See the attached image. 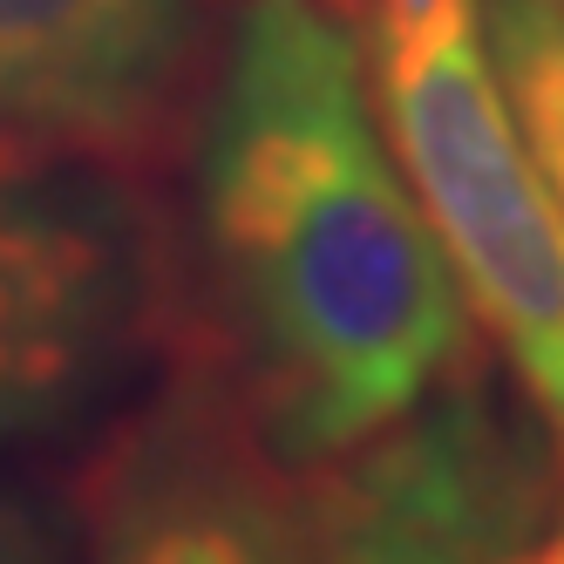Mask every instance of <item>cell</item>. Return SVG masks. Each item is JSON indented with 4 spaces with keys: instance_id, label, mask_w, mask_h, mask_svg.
I'll use <instances>...</instances> for the list:
<instances>
[{
    "instance_id": "cell-5",
    "label": "cell",
    "mask_w": 564,
    "mask_h": 564,
    "mask_svg": "<svg viewBox=\"0 0 564 564\" xmlns=\"http://www.w3.org/2000/svg\"><path fill=\"white\" fill-rule=\"evenodd\" d=\"M551 510L538 429L469 368L319 469L327 564H517Z\"/></svg>"
},
{
    "instance_id": "cell-11",
    "label": "cell",
    "mask_w": 564,
    "mask_h": 564,
    "mask_svg": "<svg viewBox=\"0 0 564 564\" xmlns=\"http://www.w3.org/2000/svg\"><path fill=\"white\" fill-rule=\"evenodd\" d=\"M334 8H340V14H360V0H334Z\"/></svg>"
},
{
    "instance_id": "cell-6",
    "label": "cell",
    "mask_w": 564,
    "mask_h": 564,
    "mask_svg": "<svg viewBox=\"0 0 564 564\" xmlns=\"http://www.w3.org/2000/svg\"><path fill=\"white\" fill-rule=\"evenodd\" d=\"M212 0H0V143L143 177L205 96Z\"/></svg>"
},
{
    "instance_id": "cell-8",
    "label": "cell",
    "mask_w": 564,
    "mask_h": 564,
    "mask_svg": "<svg viewBox=\"0 0 564 564\" xmlns=\"http://www.w3.org/2000/svg\"><path fill=\"white\" fill-rule=\"evenodd\" d=\"M360 48L375 55V68L388 62H422L449 42L482 34V0H360Z\"/></svg>"
},
{
    "instance_id": "cell-4",
    "label": "cell",
    "mask_w": 564,
    "mask_h": 564,
    "mask_svg": "<svg viewBox=\"0 0 564 564\" xmlns=\"http://www.w3.org/2000/svg\"><path fill=\"white\" fill-rule=\"evenodd\" d=\"M375 102L469 313L510 354L564 456V212L503 116L482 34L422 62H388Z\"/></svg>"
},
{
    "instance_id": "cell-9",
    "label": "cell",
    "mask_w": 564,
    "mask_h": 564,
    "mask_svg": "<svg viewBox=\"0 0 564 564\" xmlns=\"http://www.w3.org/2000/svg\"><path fill=\"white\" fill-rule=\"evenodd\" d=\"M0 564H68V531L42 497L0 490Z\"/></svg>"
},
{
    "instance_id": "cell-2",
    "label": "cell",
    "mask_w": 564,
    "mask_h": 564,
    "mask_svg": "<svg viewBox=\"0 0 564 564\" xmlns=\"http://www.w3.org/2000/svg\"><path fill=\"white\" fill-rule=\"evenodd\" d=\"M184 327L137 177L0 143V456L48 435Z\"/></svg>"
},
{
    "instance_id": "cell-1",
    "label": "cell",
    "mask_w": 564,
    "mask_h": 564,
    "mask_svg": "<svg viewBox=\"0 0 564 564\" xmlns=\"http://www.w3.org/2000/svg\"><path fill=\"white\" fill-rule=\"evenodd\" d=\"M191 137L184 319L286 463H347L469 368V300L375 123L354 14L238 0Z\"/></svg>"
},
{
    "instance_id": "cell-3",
    "label": "cell",
    "mask_w": 564,
    "mask_h": 564,
    "mask_svg": "<svg viewBox=\"0 0 564 564\" xmlns=\"http://www.w3.org/2000/svg\"><path fill=\"white\" fill-rule=\"evenodd\" d=\"M75 503L89 564H327L319 469L272 449L191 319L164 340V381L102 435Z\"/></svg>"
},
{
    "instance_id": "cell-10",
    "label": "cell",
    "mask_w": 564,
    "mask_h": 564,
    "mask_svg": "<svg viewBox=\"0 0 564 564\" xmlns=\"http://www.w3.org/2000/svg\"><path fill=\"white\" fill-rule=\"evenodd\" d=\"M517 564H564V510L538 523V538L523 544V557H517Z\"/></svg>"
},
{
    "instance_id": "cell-7",
    "label": "cell",
    "mask_w": 564,
    "mask_h": 564,
    "mask_svg": "<svg viewBox=\"0 0 564 564\" xmlns=\"http://www.w3.org/2000/svg\"><path fill=\"white\" fill-rule=\"evenodd\" d=\"M482 62L531 171L564 212V0H482Z\"/></svg>"
}]
</instances>
